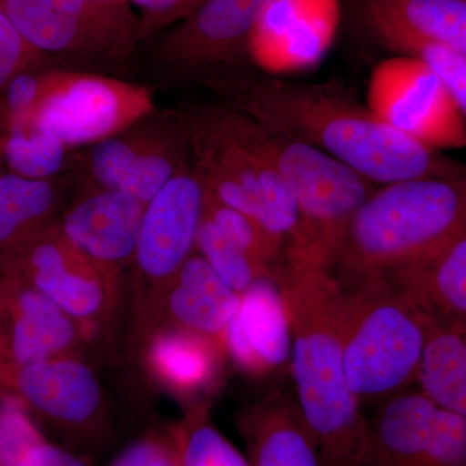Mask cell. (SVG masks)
<instances>
[{"label":"cell","mask_w":466,"mask_h":466,"mask_svg":"<svg viewBox=\"0 0 466 466\" xmlns=\"http://www.w3.org/2000/svg\"><path fill=\"white\" fill-rule=\"evenodd\" d=\"M204 216L208 217L227 238L241 248L257 265L274 272L284 258L285 247L266 231L253 218L228 207L205 189Z\"/></svg>","instance_id":"cell-28"},{"label":"cell","mask_w":466,"mask_h":466,"mask_svg":"<svg viewBox=\"0 0 466 466\" xmlns=\"http://www.w3.org/2000/svg\"><path fill=\"white\" fill-rule=\"evenodd\" d=\"M110 466H180L173 435L149 434L134 441Z\"/></svg>","instance_id":"cell-34"},{"label":"cell","mask_w":466,"mask_h":466,"mask_svg":"<svg viewBox=\"0 0 466 466\" xmlns=\"http://www.w3.org/2000/svg\"><path fill=\"white\" fill-rule=\"evenodd\" d=\"M25 41L43 56L79 66H116L143 41L128 3L108 0H0Z\"/></svg>","instance_id":"cell-6"},{"label":"cell","mask_w":466,"mask_h":466,"mask_svg":"<svg viewBox=\"0 0 466 466\" xmlns=\"http://www.w3.org/2000/svg\"><path fill=\"white\" fill-rule=\"evenodd\" d=\"M204 201V183L189 164L146 204L133 259L134 315L146 339L157 327L165 291L196 248Z\"/></svg>","instance_id":"cell-8"},{"label":"cell","mask_w":466,"mask_h":466,"mask_svg":"<svg viewBox=\"0 0 466 466\" xmlns=\"http://www.w3.org/2000/svg\"><path fill=\"white\" fill-rule=\"evenodd\" d=\"M367 106L392 127L435 149L466 147V119L433 70L395 55L373 69Z\"/></svg>","instance_id":"cell-11"},{"label":"cell","mask_w":466,"mask_h":466,"mask_svg":"<svg viewBox=\"0 0 466 466\" xmlns=\"http://www.w3.org/2000/svg\"><path fill=\"white\" fill-rule=\"evenodd\" d=\"M85 339L75 319L42 291L0 275V364L20 367L76 355Z\"/></svg>","instance_id":"cell-16"},{"label":"cell","mask_w":466,"mask_h":466,"mask_svg":"<svg viewBox=\"0 0 466 466\" xmlns=\"http://www.w3.org/2000/svg\"><path fill=\"white\" fill-rule=\"evenodd\" d=\"M148 118L88 147L86 168L96 187L147 204L188 167L191 158L184 121L175 125L148 122Z\"/></svg>","instance_id":"cell-13"},{"label":"cell","mask_w":466,"mask_h":466,"mask_svg":"<svg viewBox=\"0 0 466 466\" xmlns=\"http://www.w3.org/2000/svg\"><path fill=\"white\" fill-rule=\"evenodd\" d=\"M380 278L406 290L426 317L466 327V238Z\"/></svg>","instance_id":"cell-21"},{"label":"cell","mask_w":466,"mask_h":466,"mask_svg":"<svg viewBox=\"0 0 466 466\" xmlns=\"http://www.w3.org/2000/svg\"><path fill=\"white\" fill-rule=\"evenodd\" d=\"M189 158L205 189L253 218L283 242L285 251L306 245L303 218L281 175L254 144L249 116L217 106L184 119Z\"/></svg>","instance_id":"cell-4"},{"label":"cell","mask_w":466,"mask_h":466,"mask_svg":"<svg viewBox=\"0 0 466 466\" xmlns=\"http://www.w3.org/2000/svg\"><path fill=\"white\" fill-rule=\"evenodd\" d=\"M0 137L9 173L27 179H54L66 167L69 148L39 128L29 127Z\"/></svg>","instance_id":"cell-27"},{"label":"cell","mask_w":466,"mask_h":466,"mask_svg":"<svg viewBox=\"0 0 466 466\" xmlns=\"http://www.w3.org/2000/svg\"><path fill=\"white\" fill-rule=\"evenodd\" d=\"M0 400L17 401L70 433L90 431L103 408L97 377L78 355L20 367L0 364Z\"/></svg>","instance_id":"cell-15"},{"label":"cell","mask_w":466,"mask_h":466,"mask_svg":"<svg viewBox=\"0 0 466 466\" xmlns=\"http://www.w3.org/2000/svg\"><path fill=\"white\" fill-rule=\"evenodd\" d=\"M395 55L419 58L441 79L460 112L466 119V57L438 43L422 41L415 36L386 35L377 39Z\"/></svg>","instance_id":"cell-30"},{"label":"cell","mask_w":466,"mask_h":466,"mask_svg":"<svg viewBox=\"0 0 466 466\" xmlns=\"http://www.w3.org/2000/svg\"><path fill=\"white\" fill-rule=\"evenodd\" d=\"M147 339V366L168 390L186 398L216 381L220 354L226 352L217 342L170 324L159 325Z\"/></svg>","instance_id":"cell-23"},{"label":"cell","mask_w":466,"mask_h":466,"mask_svg":"<svg viewBox=\"0 0 466 466\" xmlns=\"http://www.w3.org/2000/svg\"><path fill=\"white\" fill-rule=\"evenodd\" d=\"M0 275L32 284L75 319L86 337L106 323L118 281L115 274L78 249L57 222L3 256Z\"/></svg>","instance_id":"cell-10"},{"label":"cell","mask_w":466,"mask_h":466,"mask_svg":"<svg viewBox=\"0 0 466 466\" xmlns=\"http://www.w3.org/2000/svg\"><path fill=\"white\" fill-rule=\"evenodd\" d=\"M466 238V173L380 186L333 241L341 281L380 278Z\"/></svg>","instance_id":"cell-3"},{"label":"cell","mask_w":466,"mask_h":466,"mask_svg":"<svg viewBox=\"0 0 466 466\" xmlns=\"http://www.w3.org/2000/svg\"><path fill=\"white\" fill-rule=\"evenodd\" d=\"M222 90L236 109L323 150L377 186L466 173L465 162L401 133L333 86L232 79Z\"/></svg>","instance_id":"cell-1"},{"label":"cell","mask_w":466,"mask_h":466,"mask_svg":"<svg viewBox=\"0 0 466 466\" xmlns=\"http://www.w3.org/2000/svg\"><path fill=\"white\" fill-rule=\"evenodd\" d=\"M43 57L0 7V96L17 76L33 69Z\"/></svg>","instance_id":"cell-33"},{"label":"cell","mask_w":466,"mask_h":466,"mask_svg":"<svg viewBox=\"0 0 466 466\" xmlns=\"http://www.w3.org/2000/svg\"><path fill=\"white\" fill-rule=\"evenodd\" d=\"M144 208L133 196L95 187L63 211L57 225L86 256L116 276L134 259Z\"/></svg>","instance_id":"cell-17"},{"label":"cell","mask_w":466,"mask_h":466,"mask_svg":"<svg viewBox=\"0 0 466 466\" xmlns=\"http://www.w3.org/2000/svg\"><path fill=\"white\" fill-rule=\"evenodd\" d=\"M223 343L227 354L250 375L266 376L289 368V315L274 274L257 279L241 294Z\"/></svg>","instance_id":"cell-18"},{"label":"cell","mask_w":466,"mask_h":466,"mask_svg":"<svg viewBox=\"0 0 466 466\" xmlns=\"http://www.w3.org/2000/svg\"><path fill=\"white\" fill-rule=\"evenodd\" d=\"M48 72L17 76L0 96V137L33 127L47 86Z\"/></svg>","instance_id":"cell-31"},{"label":"cell","mask_w":466,"mask_h":466,"mask_svg":"<svg viewBox=\"0 0 466 466\" xmlns=\"http://www.w3.org/2000/svg\"><path fill=\"white\" fill-rule=\"evenodd\" d=\"M238 428L250 466H324L294 395L278 392L245 408Z\"/></svg>","instance_id":"cell-19"},{"label":"cell","mask_w":466,"mask_h":466,"mask_svg":"<svg viewBox=\"0 0 466 466\" xmlns=\"http://www.w3.org/2000/svg\"><path fill=\"white\" fill-rule=\"evenodd\" d=\"M108 2L127 3V0H108Z\"/></svg>","instance_id":"cell-38"},{"label":"cell","mask_w":466,"mask_h":466,"mask_svg":"<svg viewBox=\"0 0 466 466\" xmlns=\"http://www.w3.org/2000/svg\"><path fill=\"white\" fill-rule=\"evenodd\" d=\"M15 466H88L69 451L43 441L24 453Z\"/></svg>","instance_id":"cell-36"},{"label":"cell","mask_w":466,"mask_h":466,"mask_svg":"<svg viewBox=\"0 0 466 466\" xmlns=\"http://www.w3.org/2000/svg\"><path fill=\"white\" fill-rule=\"evenodd\" d=\"M360 12L376 39L415 36L466 57V0H360Z\"/></svg>","instance_id":"cell-22"},{"label":"cell","mask_w":466,"mask_h":466,"mask_svg":"<svg viewBox=\"0 0 466 466\" xmlns=\"http://www.w3.org/2000/svg\"><path fill=\"white\" fill-rule=\"evenodd\" d=\"M249 118L254 144L281 175L299 204L305 249L325 260L343 227L380 186L323 150Z\"/></svg>","instance_id":"cell-7"},{"label":"cell","mask_w":466,"mask_h":466,"mask_svg":"<svg viewBox=\"0 0 466 466\" xmlns=\"http://www.w3.org/2000/svg\"><path fill=\"white\" fill-rule=\"evenodd\" d=\"M204 0H127L139 11L143 39L180 23L189 16Z\"/></svg>","instance_id":"cell-35"},{"label":"cell","mask_w":466,"mask_h":466,"mask_svg":"<svg viewBox=\"0 0 466 466\" xmlns=\"http://www.w3.org/2000/svg\"><path fill=\"white\" fill-rule=\"evenodd\" d=\"M63 189L57 177H0V258L57 222Z\"/></svg>","instance_id":"cell-25"},{"label":"cell","mask_w":466,"mask_h":466,"mask_svg":"<svg viewBox=\"0 0 466 466\" xmlns=\"http://www.w3.org/2000/svg\"><path fill=\"white\" fill-rule=\"evenodd\" d=\"M46 441L17 401L0 400V466H15L27 450Z\"/></svg>","instance_id":"cell-32"},{"label":"cell","mask_w":466,"mask_h":466,"mask_svg":"<svg viewBox=\"0 0 466 466\" xmlns=\"http://www.w3.org/2000/svg\"><path fill=\"white\" fill-rule=\"evenodd\" d=\"M170 433L180 466H250L247 456L211 421L207 404L191 408Z\"/></svg>","instance_id":"cell-26"},{"label":"cell","mask_w":466,"mask_h":466,"mask_svg":"<svg viewBox=\"0 0 466 466\" xmlns=\"http://www.w3.org/2000/svg\"><path fill=\"white\" fill-rule=\"evenodd\" d=\"M346 380L363 406L410 390L426 341V317L406 290L386 278L339 280Z\"/></svg>","instance_id":"cell-5"},{"label":"cell","mask_w":466,"mask_h":466,"mask_svg":"<svg viewBox=\"0 0 466 466\" xmlns=\"http://www.w3.org/2000/svg\"><path fill=\"white\" fill-rule=\"evenodd\" d=\"M274 275L289 315L294 398L314 434L324 466H361L370 419L343 366L342 287L320 257L284 254Z\"/></svg>","instance_id":"cell-2"},{"label":"cell","mask_w":466,"mask_h":466,"mask_svg":"<svg viewBox=\"0 0 466 466\" xmlns=\"http://www.w3.org/2000/svg\"><path fill=\"white\" fill-rule=\"evenodd\" d=\"M152 92L115 76L50 70L33 127L67 148L91 147L148 118Z\"/></svg>","instance_id":"cell-9"},{"label":"cell","mask_w":466,"mask_h":466,"mask_svg":"<svg viewBox=\"0 0 466 466\" xmlns=\"http://www.w3.org/2000/svg\"><path fill=\"white\" fill-rule=\"evenodd\" d=\"M272 0H204L165 34L156 60L180 75L205 76L250 50L251 35Z\"/></svg>","instance_id":"cell-14"},{"label":"cell","mask_w":466,"mask_h":466,"mask_svg":"<svg viewBox=\"0 0 466 466\" xmlns=\"http://www.w3.org/2000/svg\"><path fill=\"white\" fill-rule=\"evenodd\" d=\"M416 386L438 407L466 419V327L426 317Z\"/></svg>","instance_id":"cell-24"},{"label":"cell","mask_w":466,"mask_h":466,"mask_svg":"<svg viewBox=\"0 0 466 466\" xmlns=\"http://www.w3.org/2000/svg\"><path fill=\"white\" fill-rule=\"evenodd\" d=\"M5 155H3L2 137H0V177H2L3 174H5Z\"/></svg>","instance_id":"cell-37"},{"label":"cell","mask_w":466,"mask_h":466,"mask_svg":"<svg viewBox=\"0 0 466 466\" xmlns=\"http://www.w3.org/2000/svg\"><path fill=\"white\" fill-rule=\"evenodd\" d=\"M361 466H466V419L419 389L400 392L370 417Z\"/></svg>","instance_id":"cell-12"},{"label":"cell","mask_w":466,"mask_h":466,"mask_svg":"<svg viewBox=\"0 0 466 466\" xmlns=\"http://www.w3.org/2000/svg\"><path fill=\"white\" fill-rule=\"evenodd\" d=\"M240 299L200 254H192L162 297L157 327L167 319L164 324L201 334L225 349V332Z\"/></svg>","instance_id":"cell-20"},{"label":"cell","mask_w":466,"mask_h":466,"mask_svg":"<svg viewBox=\"0 0 466 466\" xmlns=\"http://www.w3.org/2000/svg\"><path fill=\"white\" fill-rule=\"evenodd\" d=\"M196 249L220 279L240 296L257 279L274 274L257 265L204 214L196 238Z\"/></svg>","instance_id":"cell-29"}]
</instances>
